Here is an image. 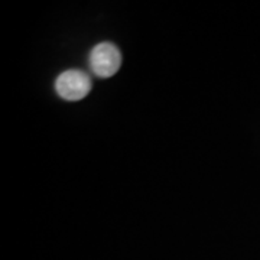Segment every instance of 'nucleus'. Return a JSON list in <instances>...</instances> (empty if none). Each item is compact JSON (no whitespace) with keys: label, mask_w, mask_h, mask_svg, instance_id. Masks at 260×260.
Masks as SVG:
<instances>
[{"label":"nucleus","mask_w":260,"mask_h":260,"mask_svg":"<svg viewBox=\"0 0 260 260\" xmlns=\"http://www.w3.org/2000/svg\"><path fill=\"white\" fill-rule=\"evenodd\" d=\"M91 78L81 70H67L56 77V94L67 102H78L91 91Z\"/></svg>","instance_id":"2"},{"label":"nucleus","mask_w":260,"mask_h":260,"mask_svg":"<svg viewBox=\"0 0 260 260\" xmlns=\"http://www.w3.org/2000/svg\"><path fill=\"white\" fill-rule=\"evenodd\" d=\"M88 65L94 75L100 78H109L120 70V49L112 42H100L90 51Z\"/></svg>","instance_id":"1"}]
</instances>
